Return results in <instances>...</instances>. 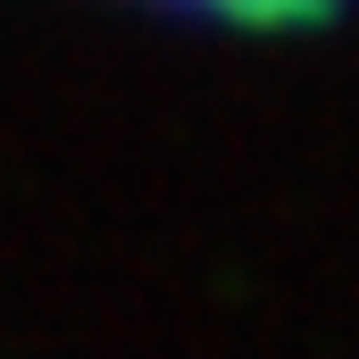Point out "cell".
I'll use <instances>...</instances> for the list:
<instances>
[{"label":"cell","instance_id":"1","mask_svg":"<svg viewBox=\"0 0 359 359\" xmlns=\"http://www.w3.org/2000/svg\"><path fill=\"white\" fill-rule=\"evenodd\" d=\"M159 8H192V17H217V25H318L334 17L343 0H159Z\"/></svg>","mask_w":359,"mask_h":359}]
</instances>
